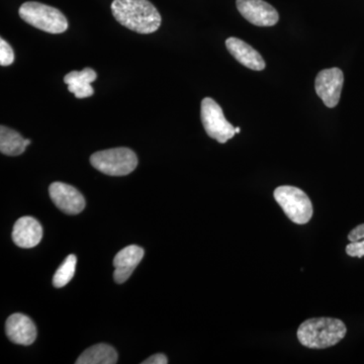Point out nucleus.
I'll return each mask as SVG.
<instances>
[{
	"label": "nucleus",
	"instance_id": "1",
	"mask_svg": "<svg viewBox=\"0 0 364 364\" xmlns=\"http://www.w3.org/2000/svg\"><path fill=\"white\" fill-rule=\"evenodd\" d=\"M112 13L122 26L139 33L156 32L161 16L149 0H114Z\"/></svg>",
	"mask_w": 364,
	"mask_h": 364
},
{
	"label": "nucleus",
	"instance_id": "2",
	"mask_svg": "<svg viewBox=\"0 0 364 364\" xmlns=\"http://www.w3.org/2000/svg\"><path fill=\"white\" fill-rule=\"evenodd\" d=\"M347 328L338 318H314L305 321L298 330L301 345L312 349L334 346L344 338Z\"/></svg>",
	"mask_w": 364,
	"mask_h": 364
},
{
	"label": "nucleus",
	"instance_id": "3",
	"mask_svg": "<svg viewBox=\"0 0 364 364\" xmlns=\"http://www.w3.org/2000/svg\"><path fill=\"white\" fill-rule=\"evenodd\" d=\"M20 16L28 25L50 33H61L68 28V21L59 9L40 4L25 2L18 11Z\"/></svg>",
	"mask_w": 364,
	"mask_h": 364
},
{
	"label": "nucleus",
	"instance_id": "4",
	"mask_svg": "<svg viewBox=\"0 0 364 364\" xmlns=\"http://www.w3.org/2000/svg\"><path fill=\"white\" fill-rule=\"evenodd\" d=\"M90 163L95 169L109 176L132 173L138 165V158L129 148H114L91 155Z\"/></svg>",
	"mask_w": 364,
	"mask_h": 364
},
{
	"label": "nucleus",
	"instance_id": "5",
	"mask_svg": "<svg viewBox=\"0 0 364 364\" xmlns=\"http://www.w3.org/2000/svg\"><path fill=\"white\" fill-rule=\"evenodd\" d=\"M274 198L284 214L296 224H306L313 217V205L301 189L294 186H279L274 191Z\"/></svg>",
	"mask_w": 364,
	"mask_h": 364
},
{
	"label": "nucleus",
	"instance_id": "6",
	"mask_svg": "<svg viewBox=\"0 0 364 364\" xmlns=\"http://www.w3.org/2000/svg\"><path fill=\"white\" fill-rule=\"evenodd\" d=\"M200 107L203 128L210 138L222 144L233 138L236 134L233 124L227 121L222 107L213 98H203Z\"/></svg>",
	"mask_w": 364,
	"mask_h": 364
},
{
	"label": "nucleus",
	"instance_id": "7",
	"mask_svg": "<svg viewBox=\"0 0 364 364\" xmlns=\"http://www.w3.org/2000/svg\"><path fill=\"white\" fill-rule=\"evenodd\" d=\"M343 83V72L339 68L325 69L318 74L316 91L326 107L333 109L338 105Z\"/></svg>",
	"mask_w": 364,
	"mask_h": 364
},
{
	"label": "nucleus",
	"instance_id": "8",
	"mask_svg": "<svg viewBox=\"0 0 364 364\" xmlns=\"http://www.w3.org/2000/svg\"><path fill=\"white\" fill-rule=\"evenodd\" d=\"M49 193L55 205L67 215H77L85 210V196L69 184L54 182L50 186Z\"/></svg>",
	"mask_w": 364,
	"mask_h": 364
},
{
	"label": "nucleus",
	"instance_id": "9",
	"mask_svg": "<svg viewBox=\"0 0 364 364\" xmlns=\"http://www.w3.org/2000/svg\"><path fill=\"white\" fill-rule=\"evenodd\" d=\"M237 9L245 20L258 26H272L279 20L274 7L263 0H237Z\"/></svg>",
	"mask_w": 364,
	"mask_h": 364
},
{
	"label": "nucleus",
	"instance_id": "10",
	"mask_svg": "<svg viewBox=\"0 0 364 364\" xmlns=\"http://www.w3.org/2000/svg\"><path fill=\"white\" fill-rule=\"evenodd\" d=\"M6 332L11 342L25 346L33 344L37 338V327L23 314H14L7 318Z\"/></svg>",
	"mask_w": 364,
	"mask_h": 364
},
{
	"label": "nucleus",
	"instance_id": "11",
	"mask_svg": "<svg viewBox=\"0 0 364 364\" xmlns=\"http://www.w3.org/2000/svg\"><path fill=\"white\" fill-rule=\"evenodd\" d=\"M144 257V250L136 245L124 247L117 254L114 259V279L117 284L126 282Z\"/></svg>",
	"mask_w": 364,
	"mask_h": 364
},
{
	"label": "nucleus",
	"instance_id": "12",
	"mask_svg": "<svg viewBox=\"0 0 364 364\" xmlns=\"http://www.w3.org/2000/svg\"><path fill=\"white\" fill-rule=\"evenodd\" d=\"M43 238V228L32 217H23L14 224L13 240L21 248L36 247Z\"/></svg>",
	"mask_w": 364,
	"mask_h": 364
},
{
	"label": "nucleus",
	"instance_id": "13",
	"mask_svg": "<svg viewBox=\"0 0 364 364\" xmlns=\"http://www.w3.org/2000/svg\"><path fill=\"white\" fill-rule=\"evenodd\" d=\"M226 47L230 54L242 65L255 71H261L265 68L264 59L247 43L237 38H229L226 41Z\"/></svg>",
	"mask_w": 364,
	"mask_h": 364
},
{
	"label": "nucleus",
	"instance_id": "14",
	"mask_svg": "<svg viewBox=\"0 0 364 364\" xmlns=\"http://www.w3.org/2000/svg\"><path fill=\"white\" fill-rule=\"evenodd\" d=\"M97 77V72L91 68L83 69L82 71H72L64 77V82L68 85L69 92L73 93L75 97L86 98L92 97L95 93L91 83Z\"/></svg>",
	"mask_w": 364,
	"mask_h": 364
},
{
	"label": "nucleus",
	"instance_id": "15",
	"mask_svg": "<svg viewBox=\"0 0 364 364\" xmlns=\"http://www.w3.org/2000/svg\"><path fill=\"white\" fill-rule=\"evenodd\" d=\"M31 140L23 139L18 132L7 127H0V151L7 156H18L25 152Z\"/></svg>",
	"mask_w": 364,
	"mask_h": 364
},
{
	"label": "nucleus",
	"instance_id": "16",
	"mask_svg": "<svg viewBox=\"0 0 364 364\" xmlns=\"http://www.w3.org/2000/svg\"><path fill=\"white\" fill-rule=\"evenodd\" d=\"M117 363V352L107 344H97L86 349L79 356L76 364H114Z\"/></svg>",
	"mask_w": 364,
	"mask_h": 364
},
{
	"label": "nucleus",
	"instance_id": "17",
	"mask_svg": "<svg viewBox=\"0 0 364 364\" xmlns=\"http://www.w3.org/2000/svg\"><path fill=\"white\" fill-rule=\"evenodd\" d=\"M76 263H77V258L75 255L71 254L65 260L63 261L56 273H55L54 277H53V284L55 287H63L67 284L70 282L72 277L75 274Z\"/></svg>",
	"mask_w": 364,
	"mask_h": 364
},
{
	"label": "nucleus",
	"instance_id": "18",
	"mask_svg": "<svg viewBox=\"0 0 364 364\" xmlns=\"http://www.w3.org/2000/svg\"><path fill=\"white\" fill-rule=\"evenodd\" d=\"M14 53L13 48L4 39H0V65L9 66L14 63Z\"/></svg>",
	"mask_w": 364,
	"mask_h": 364
},
{
	"label": "nucleus",
	"instance_id": "19",
	"mask_svg": "<svg viewBox=\"0 0 364 364\" xmlns=\"http://www.w3.org/2000/svg\"><path fill=\"white\" fill-rule=\"evenodd\" d=\"M346 253L351 257H363L364 240L351 242L349 245H347Z\"/></svg>",
	"mask_w": 364,
	"mask_h": 364
},
{
	"label": "nucleus",
	"instance_id": "20",
	"mask_svg": "<svg viewBox=\"0 0 364 364\" xmlns=\"http://www.w3.org/2000/svg\"><path fill=\"white\" fill-rule=\"evenodd\" d=\"M348 239L350 242L364 240V224L359 225V226L354 228L350 233H349Z\"/></svg>",
	"mask_w": 364,
	"mask_h": 364
},
{
	"label": "nucleus",
	"instance_id": "21",
	"mask_svg": "<svg viewBox=\"0 0 364 364\" xmlns=\"http://www.w3.org/2000/svg\"><path fill=\"white\" fill-rule=\"evenodd\" d=\"M168 359L162 353L154 354L151 358L146 359L143 361V364H167Z\"/></svg>",
	"mask_w": 364,
	"mask_h": 364
},
{
	"label": "nucleus",
	"instance_id": "22",
	"mask_svg": "<svg viewBox=\"0 0 364 364\" xmlns=\"http://www.w3.org/2000/svg\"><path fill=\"white\" fill-rule=\"evenodd\" d=\"M235 132H236V134H239L241 132L240 128H235Z\"/></svg>",
	"mask_w": 364,
	"mask_h": 364
}]
</instances>
